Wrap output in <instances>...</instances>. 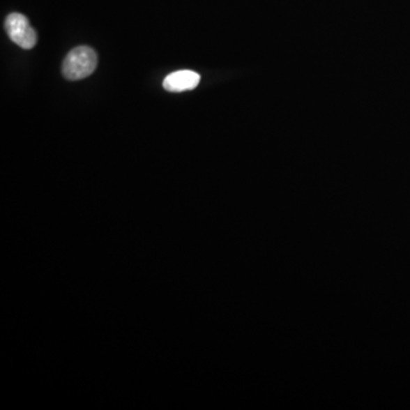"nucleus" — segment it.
Listing matches in <instances>:
<instances>
[{"label": "nucleus", "instance_id": "f257e3e1", "mask_svg": "<svg viewBox=\"0 0 410 410\" xmlns=\"http://www.w3.org/2000/svg\"><path fill=\"white\" fill-rule=\"evenodd\" d=\"M96 68V52L91 47H75L66 55L62 73L68 80H81L93 75Z\"/></svg>", "mask_w": 410, "mask_h": 410}, {"label": "nucleus", "instance_id": "f03ea898", "mask_svg": "<svg viewBox=\"0 0 410 410\" xmlns=\"http://www.w3.org/2000/svg\"><path fill=\"white\" fill-rule=\"evenodd\" d=\"M5 30L10 40L23 50H31L37 44V33L29 20L20 13H12L7 16Z\"/></svg>", "mask_w": 410, "mask_h": 410}, {"label": "nucleus", "instance_id": "7ed1b4c3", "mask_svg": "<svg viewBox=\"0 0 410 410\" xmlns=\"http://www.w3.org/2000/svg\"><path fill=\"white\" fill-rule=\"evenodd\" d=\"M201 75L190 70L174 72L167 75L163 81V88L169 93H183L193 91L199 86Z\"/></svg>", "mask_w": 410, "mask_h": 410}]
</instances>
